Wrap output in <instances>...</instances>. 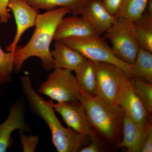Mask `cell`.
I'll list each match as a JSON object with an SVG mask.
<instances>
[{
  "instance_id": "cell-1",
  "label": "cell",
  "mask_w": 152,
  "mask_h": 152,
  "mask_svg": "<svg viewBox=\"0 0 152 152\" xmlns=\"http://www.w3.org/2000/svg\"><path fill=\"white\" fill-rule=\"evenodd\" d=\"M70 13L68 9L59 7L39 14L31 38L24 46L17 47L14 52V70L18 73L25 62L32 57L40 59L45 70L55 69L54 62L50 46L53 40L58 25L62 19Z\"/></svg>"
},
{
  "instance_id": "cell-2",
  "label": "cell",
  "mask_w": 152,
  "mask_h": 152,
  "mask_svg": "<svg viewBox=\"0 0 152 152\" xmlns=\"http://www.w3.org/2000/svg\"><path fill=\"white\" fill-rule=\"evenodd\" d=\"M22 90L27 99L32 110L48 126L52 134V142L58 152H77L89 143V136L77 132L71 128H65L58 118L53 107V100L45 101L33 88L28 76L20 78Z\"/></svg>"
},
{
  "instance_id": "cell-3",
  "label": "cell",
  "mask_w": 152,
  "mask_h": 152,
  "mask_svg": "<svg viewBox=\"0 0 152 152\" xmlns=\"http://www.w3.org/2000/svg\"><path fill=\"white\" fill-rule=\"evenodd\" d=\"M79 101L83 105L93 131L101 140L117 148L122 138L125 112L98 95L91 96L81 88Z\"/></svg>"
},
{
  "instance_id": "cell-4",
  "label": "cell",
  "mask_w": 152,
  "mask_h": 152,
  "mask_svg": "<svg viewBox=\"0 0 152 152\" xmlns=\"http://www.w3.org/2000/svg\"><path fill=\"white\" fill-rule=\"evenodd\" d=\"M88 60L94 62L109 63L119 67L127 75L131 77L132 65L123 61L114 54L110 46L100 36L95 34L68 38L62 40Z\"/></svg>"
},
{
  "instance_id": "cell-5",
  "label": "cell",
  "mask_w": 152,
  "mask_h": 152,
  "mask_svg": "<svg viewBox=\"0 0 152 152\" xmlns=\"http://www.w3.org/2000/svg\"><path fill=\"white\" fill-rule=\"evenodd\" d=\"M105 34L116 56L132 65L140 48L134 31L133 22L118 17Z\"/></svg>"
},
{
  "instance_id": "cell-6",
  "label": "cell",
  "mask_w": 152,
  "mask_h": 152,
  "mask_svg": "<svg viewBox=\"0 0 152 152\" xmlns=\"http://www.w3.org/2000/svg\"><path fill=\"white\" fill-rule=\"evenodd\" d=\"M81 88L72 71L55 68L39 89V92L58 102L79 101Z\"/></svg>"
},
{
  "instance_id": "cell-7",
  "label": "cell",
  "mask_w": 152,
  "mask_h": 152,
  "mask_svg": "<svg viewBox=\"0 0 152 152\" xmlns=\"http://www.w3.org/2000/svg\"><path fill=\"white\" fill-rule=\"evenodd\" d=\"M94 63L97 79L96 95L109 103L117 105L124 82L128 76L121 69L115 65Z\"/></svg>"
},
{
  "instance_id": "cell-8",
  "label": "cell",
  "mask_w": 152,
  "mask_h": 152,
  "mask_svg": "<svg viewBox=\"0 0 152 152\" xmlns=\"http://www.w3.org/2000/svg\"><path fill=\"white\" fill-rule=\"evenodd\" d=\"M53 107L68 127L79 134L89 136L91 139L98 137L91 127L86 110L80 101L53 102Z\"/></svg>"
},
{
  "instance_id": "cell-9",
  "label": "cell",
  "mask_w": 152,
  "mask_h": 152,
  "mask_svg": "<svg viewBox=\"0 0 152 152\" xmlns=\"http://www.w3.org/2000/svg\"><path fill=\"white\" fill-rule=\"evenodd\" d=\"M8 8L13 14L17 29L13 40L6 47V50L7 52H14L24 33L35 25L39 10L24 0H10Z\"/></svg>"
},
{
  "instance_id": "cell-10",
  "label": "cell",
  "mask_w": 152,
  "mask_h": 152,
  "mask_svg": "<svg viewBox=\"0 0 152 152\" xmlns=\"http://www.w3.org/2000/svg\"><path fill=\"white\" fill-rule=\"evenodd\" d=\"M117 105L121 107L125 114L138 124L146 125L151 121V115L134 91L130 77L127 76L125 79Z\"/></svg>"
},
{
  "instance_id": "cell-11",
  "label": "cell",
  "mask_w": 152,
  "mask_h": 152,
  "mask_svg": "<svg viewBox=\"0 0 152 152\" xmlns=\"http://www.w3.org/2000/svg\"><path fill=\"white\" fill-rule=\"evenodd\" d=\"M16 130L31 132L25 121V110L21 101L12 106L7 118L0 124V152H5L12 144V133Z\"/></svg>"
},
{
  "instance_id": "cell-12",
  "label": "cell",
  "mask_w": 152,
  "mask_h": 152,
  "mask_svg": "<svg viewBox=\"0 0 152 152\" xmlns=\"http://www.w3.org/2000/svg\"><path fill=\"white\" fill-rule=\"evenodd\" d=\"M80 15L99 36L105 34L117 18L107 10L101 0H88Z\"/></svg>"
},
{
  "instance_id": "cell-13",
  "label": "cell",
  "mask_w": 152,
  "mask_h": 152,
  "mask_svg": "<svg viewBox=\"0 0 152 152\" xmlns=\"http://www.w3.org/2000/svg\"><path fill=\"white\" fill-rule=\"evenodd\" d=\"M95 34H96L94 30L83 18L73 15L62 19L57 27L53 40L62 41L68 38Z\"/></svg>"
},
{
  "instance_id": "cell-14",
  "label": "cell",
  "mask_w": 152,
  "mask_h": 152,
  "mask_svg": "<svg viewBox=\"0 0 152 152\" xmlns=\"http://www.w3.org/2000/svg\"><path fill=\"white\" fill-rule=\"evenodd\" d=\"M55 68L72 72L78 70L87 59L78 52L68 46L62 41H56L51 51Z\"/></svg>"
},
{
  "instance_id": "cell-15",
  "label": "cell",
  "mask_w": 152,
  "mask_h": 152,
  "mask_svg": "<svg viewBox=\"0 0 152 152\" xmlns=\"http://www.w3.org/2000/svg\"><path fill=\"white\" fill-rule=\"evenodd\" d=\"M147 124L143 125L138 124L125 114L122 138L117 146V148H124L128 152H140L141 145Z\"/></svg>"
},
{
  "instance_id": "cell-16",
  "label": "cell",
  "mask_w": 152,
  "mask_h": 152,
  "mask_svg": "<svg viewBox=\"0 0 152 152\" xmlns=\"http://www.w3.org/2000/svg\"><path fill=\"white\" fill-rule=\"evenodd\" d=\"M37 10H53L59 7L68 9L74 15H80L88 0H24Z\"/></svg>"
},
{
  "instance_id": "cell-17",
  "label": "cell",
  "mask_w": 152,
  "mask_h": 152,
  "mask_svg": "<svg viewBox=\"0 0 152 152\" xmlns=\"http://www.w3.org/2000/svg\"><path fill=\"white\" fill-rule=\"evenodd\" d=\"M75 73L81 89L91 96L96 95L97 79L95 63L87 59Z\"/></svg>"
},
{
  "instance_id": "cell-18",
  "label": "cell",
  "mask_w": 152,
  "mask_h": 152,
  "mask_svg": "<svg viewBox=\"0 0 152 152\" xmlns=\"http://www.w3.org/2000/svg\"><path fill=\"white\" fill-rule=\"evenodd\" d=\"M130 77L152 83V52L140 48L132 64Z\"/></svg>"
},
{
  "instance_id": "cell-19",
  "label": "cell",
  "mask_w": 152,
  "mask_h": 152,
  "mask_svg": "<svg viewBox=\"0 0 152 152\" xmlns=\"http://www.w3.org/2000/svg\"><path fill=\"white\" fill-rule=\"evenodd\" d=\"M133 23L140 47L152 52V15L145 12L140 19Z\"/></svg>"
},
{
  "instance_id": "cell-20",
  "label": "cell",
  "mask_w": 152,
  "mask_h": 152,
  "mask_svg": "<svg viewBox=\"0 0 152 152\" xmlns=\"http://www.w3.org/2000/svg\"><path fill=\"white\" fill-rule=\"evenodd\" d=\"M148 0H122L118 17L124 18L134 22L145 13Z\"/></svg>"
},
{
  "instance_id": "cell-21",
  "label": "cell",
  "mask_w": 152,
  "mask_h": 152,
  "mask_svg": "<svg viewBox=\"0 0 152 152\" xmlns=\"http://www.w3.org/2000/svg\"><path fill=\"white\" fill-rule=\"evenodd\" d=\"M136 94L151 115L152 113V83L130 77Z\"/></svg>"
},
{
  "instance_id": "cell-22",
  "label": "cell",
  "mask_w": 152,
  "mask_h": 152,
  "mask_svg": "<svg viewBox=\"0 0 152 152\" xmlns=\"http://www.w3.org/2000/svg\"><path fill=\"white\" fill-rule=\"evenodd\" d=\"M14 52L4 51L0 45V85L12 80L14 70Z\"/></svg>"
},
{
  "instance_id": "cell-23",
  "label": "cell",
  "mask_w": 152,
  "mask_h": 152,
  "mask_svg": "<svg viewBox=\"0 0 152 152\" xmlns=\"http://www.w3.org/2000/svg\"><path fill=\"white\" fill-rule=\"evenodd\" d=\"M23 131H19V135L24 152L35 151L39 139L37 136L27 135Z\"/></svg>"
},
{
  "instance_id": "cell-24",
  "label": "cell",
  "mask_w": 152,
  "mask_h": 152,
  "mask_svg": "<svg viewBox=\"0 0 152 152\" xmlns=\"http://www.w3.org/2000/svg\"><path fill=\"white\" fill-rule=\"evenodd\" d=\"M110 147L106 145L98 137L91 139L88 145L82 148L79 152H101L106 151V148Z\"/></svg>"
},
{
  "instance_id": "cell-25",
  "label": "cell",
  "mask_w": 152,
  "mask_h": 152,
  "mask_svg": "<svg viewBox=\"0 0 152 152\" xmlns=\"http://www.w3.org/2000/svg\"><path fill=\"white\" fill-rule=\"evenodd\" d=\"M152 152V125L151 121L148 123L145 130L141 145L140 152Z\"/></svg>"
},
{
  "instance_id": "cell-26",
  "label": "cell",
  "mask_w": 152,
  "mask_h": 152,
  "mask_svg": "<svg viewBox=\"0 0 152 152\" xmlns=\"http://www.w3.org/2000/svg\"><path fill=\"white\" fill-rule=\"evenodd\" d=\"M104 7L111 15L117 18L121 6L122 0H101Z\"/></svg>"
},
{
  "instance_id": "cell-27",
  "label": "cell",
  "mask_w": 152,
  "mask_h": 152,
  "mask_svg": "<svg viewBox=\"0 0 152 152\" xmlns=\"http://www.w3.org/2000/svg\"><path fill=\"white\" fill-rule=\"evenodd\" d=\"M10 0H0V23H7L10 19L8 5Z\"/></svg>"
},
{
  "instance_id": "cell-28",
  "label": "cell",
  "mask_w": 152,
  "mask_h": 152,
  "mask_svg": "<svg viewBox=\"0 0 152 152\" xmlns=\"http://www.w3.org/2000/svg\"><path fill=\"white\" fill-rule=\"evenodd\" d=\"M145 12L152 15V0H148L146 6Z\"/></svg>"
}]
</instances>
